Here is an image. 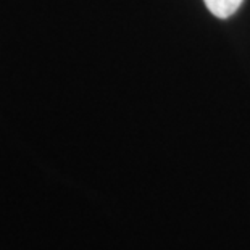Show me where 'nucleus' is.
Returning a JSON list of instances; mask_svg holds the SVG:
<instances>
[{
  "instance_id": "1",
  "label": "nucleus",
  "mask_w": 250,
  "mask_h": 250,
  "mask_svg": "<svg viewBox=\"0 0 250 250\" xmlns=\"http://www.w3.org/2000/svg\"><path fill=\"white\" fill-rule=\"evenodd\" d=\"M207 8L218 18H229L239 10L244 0H204Z\"/></svg>"
}]
</instances>
